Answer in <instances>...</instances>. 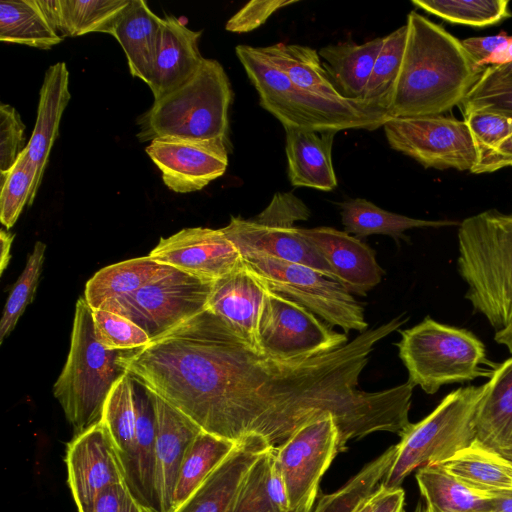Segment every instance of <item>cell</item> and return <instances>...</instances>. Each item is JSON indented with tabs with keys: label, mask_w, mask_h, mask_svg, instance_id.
<instances>
[{
	"label": "cell",
	"mask_w": 512,
	"mask_h": 512,
	"mask_svg": "<svg viewBox=\"0 0 512 512\" xmlns=\"http://www.w3.org/2000/svg\"><path fill=\"white\" fill-rule=\"evenodd\" d=\"M406 27L387 113L393 118L442 115L461 105L485 69L474 63L461 40L425 16L411 11Z\"/></svg>",
	"instance_id": "1"
},
{
	"label": "cell",
	"mask_w": 512,
	"mask_h": 512,
	"mask_svg": "<svg viewBox=\"0 0 512 512\" xmlns=\"http://www.w3.org/2000/svg\"><path fill=\"white\" fill-rule=\"evenodd\" d=\"M235 52L258 93L260 105L284 128L372 131L393 118L383 107L367 100L334 102L308 93L296 86L260 47L238 45Z\"/></svg>",
	"instance_id": "2"
},
{
	"label": "cell",
	"mask_w": 512,
	"mask_h": 512,
	"mask_svg": "<svg viewBox=\"0 0 512 512\" xmlns=\"http://www.w3.org/2000/svg\"><path fill=\"white\" fill-rule=\"evenodd\" d=\"M458 270L466 299L497 331L512 325V213L487 210L458 229Z\"/></svg>",
	"instance_id": "3"
},
{
	"label": "cell",
	"mask_w": 512,
	"mask_h": 512,
	"mask_svg": "<svg viewBox=\"0 0 512 512\" xmlns=\"http://www.w3.org/2000/svg\"><path fill=\"white\" fill-rule=\"evenodd\" d=\"M130 350H109L95 337L92 309L77 300L66 364L53 386L68 423L77 436L102 421L105 402L128 371L122 358Z\"/></svg>",
	"instance_id": "4"
},
{
	"label": "cell",
	"mask_w": 512,
	"mask_h": 512,
	"mask_svg": "<svg viewBox=\"0 0 512 512\" xmlns=\"http://www.w3.org/2000/svg\"><path fill=\"white\" fill-rule=\"evenodd\" d=\"M233 91L222 65L204 59L196 74L179 88L154 100L137 119L141 142L174 136L221 141L228 146Z\"/></svg>",
	"instance_id": "5"
},
{
	"label": "cell",
	"mask_w": 512,
	"mask_h": 512,
	"mask_svg": "<svg viewBox=\"0 0 512 512\" xmlns=\"http://www.w3.org/2000/svg\"><path fill=\"white\" fill-rule=\"evenodd\" d=\"M400 334L396 346L408 381L427 394L444 385L490 378L499 365L487 357L485 345L474 333L429 316Z\"/></svg>",
	"instance_id": "6"
},
{
	"label": "cell",
	"mask_w": 512,
	"mask_h": 512,
	"mask_svg": "<svg viewBox=\"0 0 512 512\" xmlns=\"http://www.w3.org/2000/svg\"><path fill=\"white\" fill-rule=\"evenodd\" d=\"M484 388V384L457 388L425 418L411 423L400 436L394 460L380 485L400 488L414 470L438 464L469 446L475 440V416Z\"/></svg>",
	"instance_id": "7"
},
{
	"label": "cell",
	"mask_w": 512,
	"mask_h": 512,
	"mask_svg": "<svg viewBox=\"0 0 512 512\" xmlns=\"http://www.w3.org/2000/svg\"><path fill=\"white\" fill-rule=\"evenodd\" d=\"M309 216L308 207L298 197L290 192H277L261 213L250 219L231 217L222 230L242 258L265 255L309 266L335 280L319 250L294 226L296 221L307 220Z\"/></svg>",
	"instance_id": "8"
},
{
	"label": "cell",
	"mask_w": 512,
	"mask_h": 512,
	"mask_svg": "<svg viewBox=\"0 0 512 512\" xmlns=\"http://www.w3.org/2000/svg\"><path fill=\"white\" fill-rule=\"evenodd\" d=\"M243 261L271 290L301 304L328 325L345 334L368 330L362 305L340 283L317 270L265 255H248Z\"/></svg>",
	"instance_id": "9"
},
{
	"label": "cell",
	"mask_w": 512,
	"mask_h": 512,
	"mask_svg": "<svg viewBox=\"0 0 512 512\" xmlns=\"http://www.w3.org/2000/svg\"><path fill=\"white\" fill-rule=\"evenodd\" d=\"M212 284L171 267L137 291L100 308L131 320L153 340L207 309Z\"/></svg>",
	"instance_id": "10"
},
{
	"label": "cell",
	"mask_w": 512,
	"mask_h": 512,
	"mask_svg": "<svg viewBox=\"0 0 512 512\" xmlns=\"http://www.w3.org/2000/svg\"><path fill=\"white\" fill-rule=\"evenodd\" d=\"M389 146L425 168L470 171L479 154L466 122L443 115L391 118L383 126Z\"/></svg>",
	"instance_id": "11"
},
{
	"label": "cell",
	"mask_w": 512,
	"mask_h": 512,
	"mask_svg": "<svg viewBox=\"0 0 512 512\" xmlns=\"http://www.w3.org/2000/svg\"><path fill=\"white\" fill-rule=\"evenodd\" d=\"M259 341L262 353L284 360L320 356L349 342L347 334L331 329L307 308L269 287L259 323Z\"/></svg>",
	"instance_id": "12"
},
{
	"label": "cell",
	"mask_w": 512,
	"mask_h": 512,
	"mask_svg": "<svg viewBox=\"0 0 512 512\" xmlns=\"http://www.w3.org/2000/svg\"><path fill=\"white\" fill-rule=\"evenodd\" d=\"M340 432L332 416L312 421L275 447L290 507L300 503L315 487L340 452Z\"/></svg>",
	"instance_id": "13"
},
{
	"label": "cell",
	"mask_w": 512,
	"mask_h": 512,
	"mask_svg": "<svg viewBox=\"0 0 512 512\" xmlns=\"http://www.w3.org/2000/svg\"><path fill=\"white\" fill-rule=\"evenodd\" d=\"M67 483L78 512H92L99 494L123 484L124 471L111 436L101 421L67 443Z\"/></svg>",
	"instance_id": "14"
},
{
	"label": "cell",
	"mask_w": 512,
	"mask_h": 512,
	"mask_svg": "<svg viewBox=\"0 0 512 512\" xmlns=\"http://www.w3.org/2000/svg\"><path fill=\"white\" fill-rule=\"evenodd\" d=\"M229 148L221 141L166 136L153 139L145 150L170 190L190 193L225 173Z\"/></svg>",
	"instance_id": "15"
},
{
	"label": "cell",
	"mask_w": 512,
	"mask_h": 512,
	"mask_svg": "<svg viewBox=\"0 0 512 512\" xmlns=\"http://www.w3.org/2000/svg\"><path fill=\"white\" fill-rule=\"evenodd\" d=\"M203 280L214 281L243 266V258L222 228H185L167 237L148 255Z\"/></svg>",
	"instance_id": "16"
},
{
	"label": "cell",
	"mask_w": 512,
	"mask_h": 512,
	"mask_svg": "<svg viewBox=\"0 0 512 512\" xmlns=\"http://www.w3.org/2000/svg\"><path fill=\"white\" fill-rule=\"evenodd\" d=\"M151 394L156 416L155 512H171L173 493L182 461L202 430L159 395L152 391Z\"/></svg>",
	"instance_id": "17"
},
{
	"label": "cell",
	"mask_w": 512,
	"mask_h": 512,
	"mask_svg": "<svg viewBox=\"0 0 512 512\" xmlns=\"http://www.w3.org/2000/svg\"><path fill=\"white\" fill-rule=\"evenodd\" d=\"M267 291L265 281L244 263L213 281L207 309L261 352L259 323Z\"/></svg>",
	"instance_id": "18"
},
{
	"label": "cell",
	"mask_w": 512,
	"mask_h": 512,
	"mask_svg": "<svg viewBox=\"0 0 512 512\" xmlns=\"http://www.w3.org/2000/svg\"><path fill=\"white\" fill-rule=\"evenodd\" d=\"M320 252L335 280L351 294L366 293L381 282L383 270L375 251L356 236L331 227L300 228Z\"/></svg>",
	"instance_id": "19"
},
{
	"label": "cell",
	"mask_w": 512,
	"mask_h": 512,
	"mask_svg": "<svg viewBox=\"0 0 512 512\" xmlns=\"http://www.w3.org/2000/svg\"><path fill=\"white\" fill-rule=\"evenodd\" d=\"M269 447L258 436L239 441L226 459L172 512H232L250 469Z\"/></svg>",
	"instance_id": "20"
},
{
	"label": "cell",
	"mask_w": 512,
	"mask_h": 512,
	"mask_svg": "<svg viewBox=\"0 0 512 512\" xmlns=\"http://www.w3.org/2000/svg\"><path fill=\"white\" fill-rule=\"evenodd\" d=\"M201 32L189 29L173 16L163 18L156 56L148 81L158 100L191 79L204 57L199 50Z\"/></svg>",
	"instance_id": "21"
},
{
	"label": "cell",
	"mask_w": 512,
	"mask_h": 512,
	"mask_svg": "<svg viewBox=\"0 0 512 512\" xmlns=\"http://www.w3.org/2000/svg\"><path fill=\"white\" fill-rule=\"evenodd\" d=\"M133 391L137 417L136 436L129 454L121 463L124 482L131 496L146 512H155V409L150 389L134 377Z\"/></svg>",
	"instance_id": "22"
},
{
	"label": "cell",
	"mask_w": 512,
	"mask_h": 512,
	"mask_svg": "<svg viewBox=\"0 0 512 512\" xmlns=\"http://www.w3.org/2000/svg\"><path fill=\"white\" fill-rule=\"evenodd\" d=\"M484 386L474 442L512 460V357L497 366Z\"/></svg>",
	"instance_id": "23"
},
{
	"label": "cell",
	"mask_w": 512,
	"mask_h": 512,
	"mask_svg": "<svg viewBox=\"0 0 512 512\" xmlns=\"http://www.w3.org/2000/svg\"><path fill=\"white\" fill-rule=\"evenodd\" d=\"M70 98L69 71L65 62L51 65L44 75L39 92L35 127L25 149L28 160L36 169L37 190L58 136L61 117Z\"/></svg>",
	"instance_id": "24"
},
{
	"label": "cell",
	"mask_w": 512,
	"mask_h": 512,
	"mask_svg": "<svg viewBox=\"0 0 512 512\" xmlns=\"http://www.w3.org/2000/svg\"><path fill=\"white\" fill-rule=\"evenodd\" d=\"M288 177L293 186L331 191L337 186L332 162L335 131L284 128Z\"/></svg>",
	"instance_id": "25"
},
{
	"label": "cell",
	"mask_w": 512,
	"mask_h": 512,
	"mask_svg": "<svg viewBox=\"0 0 512 512\" xmlns=\"http://www.w3.org/2000/svg\"><path fill=\"white\" fill-rule=\"evenodd\" d=\"M162 23L163 18L145 1L130 0L108 32L123 48L131 75L145 83L152 72Z\"/></svg>",
	"instance_id": "26"
},
{
	"label": "cell",
	"mask_w": 512,
	"mask_h": 512,
	"mask_svg": "<svg viewBox=\"0 0 512 512\" xmlns=\"http://www.w3.org/2000/svg\"><path fill=\"white\" fill-rule=\"evenodd\" d=\"M383 41L384 37L363 44L345 41L319 50L323 67L343 98L364 100L365 88Z\"/></svg>",
	"instance_id": "27"
},
{
	"label": "cell",
	"mask_w": 512,
	"mask_h": 512,
	"mask_svg": "<svg viewBox=\"0 0 512 512\" xmlns=\"http://www.w3.org/2000/svg\"><path fill=\"white\" fill-rule=\"evenodd\" d=\"M438 464L478 491L512 490V460L474 441Z\"/></svg>",
	"instance_id": "28"
},
{
	"label": "cell",
	"mask_w": 512,
	"mask_h": 512,
	"mask_svg": "<svg viewBox=\"0 0 512 512\" xmlns=\"http://www.w3.org/2000/svg\"><path fill=\"white\" fill-rule=\"evenodd\" d=\"M415 478L430 512H490L492 495L466 485L439 464L418 468Z\"/></svg>",
	"instance_id": "29"
},
{
	"label": "cell",
	"mask_w": 512,
	"mask_h": 512,
	"mask_svg": "<svg viewBox=\"0 0 512 512\" xmlns=\"http://www.w3.org/2000/svg\"><path fill=\"white\" fill-rule=\"evenodd\" d=\"M171 266L149 256L125 260L96 272L85 286L84 298L92 310L107 301L131 294L169 271Z\"/></svg>",
	"instance_id": "30"
},
{
	"label": "cell",
	"mask_w": 512,
	"mask_h": 512,
	"mask_svg": "<svg viewBox=\"0 0 512 512\" xmlns=\"http://www.w3.org/2000/svg\"><path fill=\"white\" fill-rule=\"evenodd\" d=\"M340 208L344 231L357 238L380 234L397 240L403 238L404 232L410 229L457 225L455 221L416 219L386 211L363 198L345 200Z\"/></svg>",
	"instance_id": "31"
},
{
	"label": "cell",
	"mask_w": 512,
	"mask_h": 512,
	"mask_svg": "<svg viewBox=\"0 0 512 512\" xmlns=\"http://www.w3.org/2000/svg\"><path fill=\"white\" fill-rule=\"evenodd\" d=\"M260 49L299 88L330 101H349L337 91L319 53L311 47L280 42Z\"/></svg>",
	"instance_id": "32"
},
{
	"label": "cell",
	"mask_w": 512,
	"mask_h": 512,
	"mask_svg": "<svg viewBox=\"0 0 512 512\" xmlns=\"http://www.w3.org/2000/svg\"><path fill=\"white\" fill-rule=\"evenodd\" d=\"M62 39L48 23L37 0L0 1V41L47 50Z\"/></svg>",
	"instance_id": "33"
},
{
	"label": "cell",
	"mask_w": 512,
	"mask_h": 512,
	"mask_svg": "<svg viewBox=\"0 0 512 512\" xmlns=\"http://www.w3.org/2000/svg\"><path fill=\"white\" fill-rule=\"evenodd\" d=\"M237 443L203 430L196 436L178 473L173 493L172 511L205 481L234 450Z\"/></svg>",
	"instance_id": "34"
},
{
	"label": "cell",
	"mask_w": 512,
	"mask_h": 512,
	"mask_svg": "<svg viewBox=\"0 0 512 512\" xmlns=\"http://www.w3.org/2000/svg\"><path fill=\"white\" fill-rule=\"evenodd\" d=\"M396 453V445L366 464L356 475L333 493L323 495L312 512H356L378 488Z\"/></svg>",
	"instance_id": "35"
},
{
	"label": "cell",
	"mask_w": 512,
	"mask_h": 512,
	"mask_svg": "<svg viewBox=\"0 0 512 512\" xmlns=\"http://www.w3.org/2000/svg\"><path fill=\"white\" fill-rule=\"evenodd\" d=\"M136 421L133 377L127 372L109 393L102 416L121 463L134 443Z\"/></svg>",
	"instance_id": "36"
},
{
	"label": "cell",
	"mask_w": 512,
	"mask_h": 512,
	"mask_svg": "<svg viewBox=\"0 0 512 512\" xmlns=\"http://www.w3.org/2000/svg\"><path fill=\"white\" fill-rule=\"evenodd\" d=\"M412 4L447 22L487 27L512 17L507 0H413Z\"/></svg>",
	"instance_id": "37"
},
{
	"label": "cell",
	"mask_w": 512,
	"mask_h": 512,
	"mask_svg": "<svg viewBox=\"0 0 512 512\" xmlns=\"http://www.w3.org/2000/svg\"><path fill=\"white\" fill-rule=\"evenodd\" d=\"M130 0H61L64 37L108 34Z\"/></svg>",
	"instance_id": "38"
},
{
	"label": "cell",
	"mask_w": 512,
	"mask_h": 512,
	"mask_svg": "<svg viewBox=\"0 0 512 512\" xmlns=\"http://www.w3.org/2000/svg\"><path fill=\"white\" fill-rule=\"evenodd\" d=\"M36 175L25 150L9 171L0 174V220L6 228L16 223L26 204L32 205L38 191Z\"/></svg>",
	"instance_id": "39"
},
{
	"label": "cell",
	"mask_w": 512,
	"mask_h": 512,
	"mask_svg": "<svg viewBox=\"0 0 512 512\" xmlns=\"http://www.w3.org/2000/svg\"><path fill=\"white\" fill-rule=\"evenodd\" d=\"M407 36L406 24L384 37L369 81L364 100L380 105L386 110L387 98L400 70Z\"/></svg>",
	"instance_id": "40"
},
{
	"label": "cell",
	"mask_w": 512,
	"mask_h": 512,
	"mask_svg": "<svg viewBox=\"0 0 512 512\" xmlns=\"http://www.w3.org/2000/svg\"><path fill=\"white\" fill-rule=\"evenodd\" d=\"M45 251L46 244L37 241L7 298L0 319V343L10 335L26 307L34 298L42 272Z\"/></svg>",
	"instance_id": "41"
},
{
	"label": "cell",
	"mask_w": 512,
	"mask_h": 512,
	"mask_svg": "<svg viewBox=\"0 0 512 512\" xmlns=\"http://www.w3.org/2000/svg\"><path fill=\"white\" fill-rule=\"evenodd\" d=\"M94 334L109 350H134L146 346L148 334L131 320L105 309L92 310Z\"/></svg>",
	"instance_id": "42"
},
{
	"label": "cell",
	"mask_w": 512,
	"mask_h": 512,
	"mask_svg": "<svg viewBox=\"0 0 512 512\" xmlns=\"http://www.w3.org/2000/svg\"><path fill=\"white\" fill-rule=\"evenodd\" d=\"M463 115L478 150L479 160L512 135V117L506 114L473 110Z\"/></svg>",
	"instance_id": "43"
},
{
	"label": "cell",
	"mask_w": 512,
	"mask_h": 512,
	"mask_svg": "<svg viewBox=\"0 0 512 512\" xmlns=\"http://www.w3.org/2000/svg\"><path fill=\"white\" fill-rule=\"evenodd\" d=\"M461 106L463 114L473 110H489L512 117V79L481 75Z\"/></svg>",
	"instance_id": "44"
},
{
	"label": "cell",
	"mask_w": 512,
	"mask_h": 512,
	"mask_svg": "<svg viewBox=\"0 0 512 512\" xmlns=\"http://www.w3.org/2000/svg\"><path fill=\"white\" fill-rule=\"evenodd\" d=\"M25 125L17 110L0 105V174L9 171L26 149Z\"/></svg>",
	"instance_id": "45"
},
{
	"label": "cell",
	"mask_w": 512,
	"mask_h": 512,
	"mask_svg": "<svg viewBox=\"0 0 512 512\" xmlns=\"http://www.w3.org/2000/svg\"><path fill=\"white\" fill-rule=\"evenodd\" d=\"M271 447L250 469L232 512H275L265 492V476Z\"/></svg>",
	"instance_id": "46"
},
{
	"label": "cell",
	"mask_w": 512,
	"mask_h": 512,
	"mask_svg": "<svg viewBox=\"0 0 512 512\" xmlns=\"http://www.w3.org/2000/svg\"><path fill=\"white\" fill-rule=\"evenodd\" d=\"M461 42L474 63L486 69L506 63V54L512 43V36L502 32L491 36L470 37Z\"/></svg>",
	"instance_id": "47"
},
{
	"label": "cell",
	"mask_w": 512,
	"mask_h": 512,
	"mask_svg": "<svg viewBox=\"0 0 512 512\" xmlns=\"http://www.w3.org/2000/svg\"><path fill=\"white\" fill-rule=\"evenodd\" d=\"M296 0H253L243 6L226 23V30L235 33L250 32L262 24L276 11L288 5L294 4Z\"/></svg>",
	"instance_id": "48"
},
{
	"label": "cell",
	"mask_w": 512,
	"mask_h": 512,
	"mask_svg": "<svg viewBox=\"0 0 512 512\" xmlns=\"http://www.w3.org/2000/svg\"><path fill=\"white\" fill-rule=\"evenodd\" d=\"M265 492L275 512L290 509L286 482L275 455V447L269 451V461L265 476Z\"/></svg>",
	"instance_id": "49"
},
{
	"label": "cell",
	"mask_w": 512,
	"mask_h": 512,
	"mask_svg": "<svg viewBox=\"0 0 512 512\" xmlns=\"http://www.w3.org/2000/svg\"><path fill=\"white\" fill-rule=\"evenodd\" d=\"M512 166V135L481 158L471 173H490Z\"/></svg>",
	"instance_id": "50"
},
{
	"label": "cell",
	"mask_w": 512,
	"mask_h": 512,
	"mask_svg": "<svg viewBox=\"0 0 512 512\" xmlns=\"http://www.w3.org/2000/svg\"><path fill=\"white\" fill-rule=\"evenodd\" d=\"M370 501V512H401L404 509L405 492L401 487L386 489L379 485Z\"/></svg>",
	"instance_id": "51"
},
{
	"label": "cell",
	"mask_w": 512,
	"mask_h": 512,
	"mask_svg": "<svg viewBox=\"0 0 512 512\" xmlns=\"http://www.w3.org/2000/svg\"><path fill=\"white\" fill-rule=\"evenodd\" d=\"M127 493L125 483L108 487L99 494L92 512H124Z\"/></svg>",
	"instance_id": "52"
},
{
	"label": "cell",
	"mask_w": 512,
	"mask_h": 512,
	"mask_svg": "<svg viewBox=\"0 0 512 512\" xmlns=\"http://www.w3.org/2000/svg\"><path fill=\"white\" fill-rule=\"evenodd\" d=\"M37 2L52 29L62 37L63 12L61 0H37Z\"/></svg>",
	"instance_id": "53"
},
{
	"label": "cell",
	"mask_w": 512,
	"mask_h": 512,
	"mask_svg": "<svg viewBox=\"0 0 512 512\" xmlns=\"http://www.w3.org/2000/svg\"><path fill=\"white\" fill-rule=\"evenodd\" d=\"M490 512H512V490L491 493Z\"/></svg>",
	"instance_id": "54"
},
{
	"label": "cell",
	"mask_w": 512,
	"mask_h": 512,
	"mask_svg": "<svg viewBox=\"0 0 512 512\" xmlns=\"http://www.w3.org/2000/svg\"><path fill=\"white\" fill-rule=\"evenodd\" d=\"M319 486L315 487L300 503L286 512H312L318 498Z\"/></svg>",
	"instance_id": "55"
},
{
	"label": "cell",
	"mask_w": 512,
	"mask_h": 512,
	"mask_svg": "<svg viewBox=\"0 0 512 512\" xmlns=\"http://www.w3.org/2000/svg\"><path fill=\"white\" fill-rule=\"evenodd\" d=\"M482 75L496 79H512V61L504 65L487 67Z\"/></svg>",
	"instance_id": "56"
},
{
	"label": "cell",
	"mask_w": 512,
	"mask_h": 512,
	"mask_svg": "<svg viewBox=\"0 0 512 512\" xmlns=\"http://www.w3.org/2000/svg\"><path fill=\"white\" fill-rule=\"evenodd\" d=\"M494 340L507 348L512 354V325L506 329L497 331L494 336Z\"/></svg>",
	"instance_id": "57"
},
{
	"label": "cell",
	"mask_w": 512,
	"mask_h": 512,
	"mask_svg": "<svg viewBox=\"0 0 512 512\" xmlns=\"http://www.w3.org/2000/svg\"><path fill=\"white\" fill-rule=\"evenodd\" d=\"M13 237H14L13 234H10L9 232L1 230V243H2L1 271L5 269V266L8 262L5 255H7V257L9 258V250H10V246H11Z\"/></svg>",
	"instance_id": "58"
},
{
	"label": "cell",
	"mask_w": 512,
	"mask_h": 512,
	"mask_svg": "<svg viewBox=\"0 0 512 512\" xmlns=\"http://www.w3.org/2000/svg\"><path fill=\"white\" fill-rule=\"evenodd\" d=\"M124 512H146L143 507L131 496V494L127 493L126 502H125V511Z\"/></svg>",
	"instance_id": "59"
},
{
	"label": "cell",
	"mask_w": 512,
	"mask_h": 512,
	"mask_svg": "<svg viewBox=\"0 0 512 512\" xmlns=\"http://www.w3.org/2000/svg\"><path fill=\"white\" fill-rule=\"evenodd\" d=\"M370 497L360 505V507L356 510V512H370L371 511Z\"/></svg>",
	"instance_id": "60"
},
{
	"label": "cell",
	"mask_w": 512,
	"mask_h": 512,
	"mask_svg": "<svg viewBox=\"0 0 512 512\" xmlns=\"http://www.w3.org/2000/svg\"><path fill=\"white\" fill-rule=\"evenodd\" d=\"M414 512H430V510L426 505L419 502Z\"/></svg>",
	"instance_id": "61"
},
{
	"label": "cell",
	"mask_w": 512,
	"mask_h": 512,
	"mask_svg": "<svg viewBox=\"0 0 512 512\" xmlns=\"http://www.w3.org/2000/svg\"><path fill=\"white\" fill-rule=\"evenodd\" d=\"M401 512H406L405 509H403Z\"/></svg>",
	"instance_id": "62"
}]
</instances>
